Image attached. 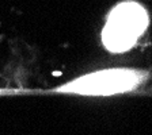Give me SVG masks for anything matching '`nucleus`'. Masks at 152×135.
<instances>
[{"label": "nucleus", "instance_id": "nucleus-2", "mask_svg": "<svg viewBox=\"0 0 152 135\" xmlns=\"http://www.w3.org/2000/svg\"><path fill=\"white\" fill-rule=\"evenodd\" d=\"M148 25V15L140 4L125 1L118 4L109 15L102 31V41L113 53L125 51L134 45Z\"/></svg>", "mask_w": 152, "mask_h": 135}, {"label": "nucleus", "instance_id": "nucleus-1", "mask_svg": "<svg viewBox=\"0 0 152 135\" xmlns=\"http://www.w3.org/2000/svg\"><path fill=\"white\" fill-rule=\"evenodd\" d=\"M147 79V72L134 69H106L83 74L53 89L80 96H111L136 89Z\"/></svg>", "mask_w": 152, "mask_h": 135}]
</instances>
